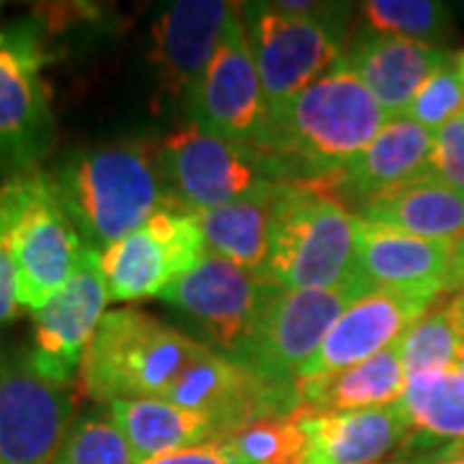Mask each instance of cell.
<instances>
[{"label":"cell","mask_w":464,"mask_h":464,"mask_svg":"<svg viewBox=\"0 0 464 464\" xmlns=\"http://www.w3.org/2000/svg\"><path fill=\"white\" fill-rule=\"evenodd\" d=\"M395 464H464V444L429 451V454H418V457H408V459H398Z\"/></svg>","instance_id":"35"},{"label":"cell","mask_w":464,"mask_h":464,"mask_svg":"<svg viewBox=\"0 0 464 464\" xmlns=\"http://www.w3.org/2000/svg\"><path fill=\"white\" fill-rule=\"evenodd\" d=\"M109 286L101 274L99 253L88 250L72 279L54 297L32 313V359L36 369L57 384H72L106 304Z\"/></svg>","instance_id":"14"},{"label":"cell","mask_w":464,"mask_h":464,"mask_svg":"<svg viewBox=\"0 0 464 464\" xmlns=\"http://www.w3.org/2000/svg\"><path fill=\"white\" fill-rule=\"evenodd\" d=\"M42 63L44 54L32 32H0V168L14 176L32 170L54 137Z\"/></svg>","instance_id":"13"},{"label":"cell","mask_w":464,"mask_h":464,"mask_svg":"<svg viewBox=\"0 0 464 464\" xmlns=\"http://www.w3.org/2000/svg\"><path fill=\"white\" fill-rule=\"evenodd\" d=\"M240 16L264 85L271 124L343 57V24L315 3H243Z\"/></svg>","instance_id":"6"},{"label":"cell","mask_w":464,"mask_h":464,"mask_svg":"<svg viewBox=\"0 0 464 464\" xmlns=\"http://www.w3.org/2000/svg\"><path fill=\"white\" fill-rule=\"evenodd\" d=\"M52 464H137L109 405H91L75 415Z\"/></svg>","instance_id":"26"},{"label":"cell","mask_w":464,"mask_h":464,"mask_svg":"<svg viewBox=\"0 0 464 464\" xmlns=\"http://www.w3.org/2000/svg\"><path fill=\"white\" fill-rule=\"evenodd\" d=\"M374 34L405 36L433 44L449 29V8L433 0H369L362 5Z\"/></svg>","instance_id":"28"},{"label":"cell","mask_w":464,"mask_h":464,"mask_svg":"<svg viewBox=\"0 0 464 464\" xmlns=\"http://www.w3.org/2000/svg\"><path fill=\"white\" fill-rule=\"evenodd\" d=\"M232 449L248 464H302L304 436L299 429L297 411L253 420L227 439Z\"/></svg>","instance_id":"29"},{"label":"cell","mask_w":464,"mask_h":464,"mask_svg":"<svg viewBox=\"0 0 464 464\" xmlns=\"http://www.w3.org/2000/svg\"><path fill=\"white\" fill-rule=\"evenodd\" d=\"M429 176L464 194V114L433 134Z\"/></svg>","instance_id":"31"},{"label":"cell","mask_w":464,"mask_h":464,"mask_svg":"<svg viewBox=\"0 0 464 464\" xmlns=\"http://www.w3.org/2000/svg\"><path fill=\"white\" fill-rule=\"evenodd\" d=\"M433 295L374 289L359 297L335 320L331 333L310 364L302 369L299 380H315L343 372L377 356L380 351L398 343L400 335L433 307ZM297 380V382H299Z\"/></svg>","instance_id":"15"},{"label":"cell","mask_w":464,"mask_h":464,"mask_svg":"<svg viewBox=\"0 0 464 464\" xmlns=\"http://www.w3.org/2000/svg\"><path fill=\"white\" fill-rule=\"evenodd\" d=\"M209 343L140 310H114L101 320L78 372L81 390L96 405L116 400H173Z\"/></svg>","instance_id":"3"},{"label":"cell","mask_w":464,"mask_h":464,"mask_svg":"<svg viewBox=\"0 0 464 464\" xmlns=\"http://www.w3.org/2000/svg\"><path fill=\"white\" fill-rule=\"evenodd\" d=\"M464 114V85L457 75L454 63H449L441 70H436L426 83L418 88L415 99L411 101L405 119L420 124L429 132H439Z\"/></svg>","instance_id":"30"},{"label":"cell","mask_w":464,"mask_h":464,"mask_svg":"<svg viewBox=\"0 0 464 464\" xmlns=\"http://www.w3.org/2000/svg\"><path fill=\"white\" fill-rule=\"evenodd\" d=\"M237 3L179 0L160 14L152 29V65L170 101H191Z\"/></svg>","instance_id":"16"},{"label":"cell","mask_w":464,"mask_h":464,"mask_svg":"<svg viewBox=\"0 0 464 464\" xmlns=\"http://www.w3.org/2000/svg\"><path fill=\"white\" fill-rule=\"evenodd\" d=\"M356 217L315 181H292L264 276L282 289H335L356 279Z\"/></svg>","instance_id":"5"},{"label":"cell","mask_w":464,"mask_h":464,"mask_svg":"<svg viewBox=\"0 0 464 464\" xmlns=\"http://www.w3.org/2000/svg\"><path fill=\"white\" fill-rule=\"evenodd\" d=\"M356 279L369 292H418L444 295L454 243L426 240L408 232L356 219Z\"/></svg>","instance_id":"18"},{"label":"cell","mask_w":464,"mask_h":464,"mask_svg":"<svg viewBox=\"0 0 464 464\" xmlns=\"http://www.w3.org/2000/svg\"><path fill=\"white\" fill-rule=\"evenodd\" d=\"M50 176L67 217L93 253L124 240L176 204L158 152L142 140L75 150Z\"/></svg>","instance_id":"1"},{"label":"cell","mask_w":464,"mask_h":464,"mask_svg":"<svg viewBox=\"0 0 464 464\" xmlns=\"http://www.w3.org/2000/svg\"><path fill=\"white\" fill-rule=\"evenodd\" d=\"M282 286L204 250L197 264L163 292V302L191 317L209 346L235 359L266 304Z\"/></svg>","instance_id":"10"},{"label":"cell","mask_w":464,"mask_h":464,"mask_svg":"<svg viewBox=\"0 0 464 464\" xmlns=\"http://www.w3.org/2000/svg\"><path fill=\"white\" fill-rule=\"evenodd\" d=\"M72 384L47 380L29 346L0 343V464H52L72 426Z\"/></svg>","instance_id":"9"},{"label":"cell","mask_w":464,"mask_h":464,"mask_svg":"<svg viewBox=\"0 0 464 464\" xmlns=\"http://www.w3.org/2000/svg\"><path fill=\"white\" fill-rule=\"evenodd\" d=\"M457 369H459V372H464V348L459 351V359H457Z\"/></svg>","instance_id":"38"},{"label":"cell","mask_w":464,"mask_h":464,"mask_svg":"<svg viewBox=\"0 0 464 464\" xmlns=\"http://www.w3.org/2000/svg\"><path fill=\"white\" fill-rule=\"evenodd\" d=\"M400 405L411 420L402 444L411 457L464 444V372L457 366L408 377Z\"/></svg>","instance_id":"25"},{"label":"cell","mask_w":464,"mask_h":464,"mask_svg":"<svg viewBox=\"0 0 464 464\" xmlns=\"http://www.w3.org/2000/svg\"><path fill=\"white\" fill-rule=\"evenodd\" d=\"M454 67H457V75H459V81L464 85V52H459L457 57H454Z\"/></svg>","instance_id":"37"},{"label":"cell","mask_w":464,"mask_h":464,"mask_svg":"<svg viewBox=\"0 0 464 464\" xmlns=\"http://www.w3.org/2000/svg\"><path fill=\"white\" fill-rule=\"evenodd\" d=\"M21 299H18V274L11 248L0 232V325L11 323L18 315Z\"/></svg>","instance_id":"33"},{"label":"cell","mask_w":464,"mask_h":464,"mask_svg":"<svg viewBox=\"0 0 464 464\" xmlns=\"http://www.w3.org/2000/svg\"><path fill=\"white\" fill-rule=\"evenodd\" d=\"M292 181L266 186L243 199L194 212L204 248L230 264L264 274L274 227Z\"/></svg>","instance_id":"21"},{"label":"cell","mask_w":464,"mask_h":464,"mask_svg":"<svg viewBox=\"0 0 464 464\" xmlns=\"http://www.w3.org/2000/svg\"><path fill=\"white\" fill-rule=\"evenodd\" d=\"M348 67L359 75L390 119L408 111L418 88L454 57L447 50L390 34H366L343 52Z\"/></svg>","instance_id":"20"},{"label":"cell","mask_w":464,"mask_h":464,"mask_svg":"<svg viewBox=\"0 0 464 464\" xmlns=\"http://www.w3.org/2000/svg\"><path fill=\"white\" fill-rule=\"evenodd\" d=\"M145 464H248L225 439V441H209L201 447L179 449V451H168Z\"/></svg>","instance_id":"32"},{"label":"cell","mask_w":464,"mask_h":464,"mask_svg":"<svg viewBox=\"0 0 464 464\" xmlns=\"http://www.w3.org/2000/svg\"><path fill=\"white\" fill-rule=\"evenodd\" d=\"M155 152L170 197L191 212L215 209L274 183L299 181L279 152L217 137L197 124L168 134Z\"/></svg>","instance_id":"7"},{"label":"cell","mask_w":464,"mask_h":464,"mask_svg":"<svg viewBox=\"0 0 464 464\" xmlns=\"http://www.w3.org/2000/svg\"><path fill=\"white\" fill-rule=\"evenodd\" d=\"M390 121L341 57L274 119L268 150L295 166L299 181H323L346 168Z\"/></svg>","instance_id":"2"},{"label":"cell","mask_w":464,"mask_h":464,"mask_svg":"<svg viewBox=\"0 0 464 464\" xmlns=\"http://www.w3.org/2000/svg\"><path fill=\"white\" fill-rule=\"evenodd\" d=\"M433 132L405 116L392 119L346 168L320 183L353 212L359 204L402 183L429 179Z\"/></svg>","instance_id":"17"},{"label":"cell","mask_w":464,"mask_h":464,"mask_svg":"<svg viewBox=\"0 0 464 464\" xmlns=\"http://www.w3.org/2000/svg\"><path fill=\"white\" fill-rule=\"evenodd\" d=\"M197 215L170 204L124 240L99 253V266L111 302L163 297V292L204 256Z\"/></svg>","instance_id":"11"},{"label":"cell","mask_w":464,"mask_h":464,"mask_svg":"<svg viewBox=\"0 0 464 464\" xmlns=\"http://www.w3.org/2000/svg\"><path fill=\"white\" fill-rule=\"evenodd\" d=\"M186 106L191 124L204 132L268 148L271 114L246 36L240 5L227 21L215 57Z\"/></svg>","instance_id":"12"},{"label":"cell","mask_w":464,"mask_h":464,"mask_svg":"<svg viewBox=\"0 0 464 464\" xmlns=\"http://www.w3.org/2000/svg\"><path fill=\"white\" fill-rule=\"evenodd\" d=\"M0 232L16 264L21 307L32 313L72 279L88 253L52 176L36 168L0 183Z\"/></svg>","instance_id":"4"},{"label":"cell","mask_w":464,"mask_h":464,"mask_svg":"<svg viewBox=\"0 0 464 464\" xmlns=\"http://www.w3.org/2000/svg\"><path fill=\"white\" fill-rule=\"evenodd\" d=\"M462 289H464V232L457 237L454 250H451V264H449L444 295H447V292H462Z\"/></svg>","instance_id":"34"},{"label":"cell","mask_w":464,"mask_h":464,"mask_svg":"<svg viewBox=\"0 0 464 464\" xmlns=\"http://www.w3.org/2000/svg\"><path fill=\"white\" fill-rule=\"evenodd\" d=\"M449 313L454 317V325H457V331H459V335H462L464 341V289L449 302Z\"/></svg>","instance_id":"36"},{"label":"cell","mask_w":464,"mask_h":464,"mask_svg":"<svg viewBox=\"0 0 464 464\" xmlns=\"http://www.w3.org/2000/svg\"><path fill=\"white\" fill-rule=\"evenodd\" d=\"M297 418L304 436L302 464H380L411 436V420L400 402L348 413L297 408Z\"/></svg>","instance_id":"19"},{"label":"cell","mask_w":464,"mask_h":464,"mask_svg":"<svg viewBox=\"0 0 464 464\" xmlns=\"http://www.w3.org/2000/svg\"><path fill=\"white\" fill-rule=\"evenodd\" d=\"M408 387V372L402 364L398 343L380 351L362 364L343 372L297 382L299 408L313 413H348L387 408L402 398Z\"/></svg>","instance_id":"23"},{"label":"cell","mask_w":464,"mask_h":464,"mask_svg":"<svg viewBox=\"0 0 464 464\" xmlns=\"http://www.w3.org/2000/svg\"><path fill=\"white\" fill-rule=\"evenodd\" d=\"M109 408L137 464L150 462L168 451L225 441L212 415L188 411L168 400H116Z\"/></svg>","instance_id":"24"},{"label":"cell","mask_w":464,"mask_h":464,"mask_svg":"<svg viewBox=\"0 0 464 464\" xmlns=\"http://www.w3.org/2000/svg\"><path fill=\"white\" fill-rule=\"evenodd\" d=\"M398 348L408 377L454 369L464 341L454 325V317L449 313V304L431 307L420 320H415L413 325L400 335Z\"/></svg>","instance_id":"27"},{"label":"cell","mask_w":464,"mask_h":464,"mask_svg":"<svg viewBox=\"0 0 464 464\" xmlns=\"http://www.w3.org/2000/svg\"><path fill=\"white\" fill-rule=\"evenodd\" d=\"M353 217L415 237L457 243L464 232V194L429 176L359 204Z\"/></svg>","instance_id":"22"},{"label":"cell","mask_w":464,"mask_h":464,"mask_svg":"<svg viewBox=\"0 0 464 464\" xmlns=\"http://www.w3.org/2000/svg\"><path fill=\"white\" fill-rule=\"evenodd\" d=\"M366 292L359 279L335 289H282L266 304L232 362L246 366L268 387L297 390L302 369L320 351L335 320Z\"/></svg>","instance_id":"8"}]
</instances>
